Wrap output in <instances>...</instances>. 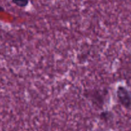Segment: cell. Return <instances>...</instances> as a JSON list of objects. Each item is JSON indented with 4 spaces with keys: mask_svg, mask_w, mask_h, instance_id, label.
I'll return each mask as SVG.
<instances>
[{
    "mask_svg": "<svg viewBox=\"0 0 131 131\" xmlns=\"http://www.w3.org/2000/svg\"><path fill=\"white\" fill-rule=\"evenodd\" d=\"M116 96L120 104L126 109L131 107V94L129 91L123 86H118L116 90Z\"/></svg>",
    "mask_w": 131,
    "mask_h": 131,
    "instance_id": "6da1fadb",
    "label": "cell"
},
{
    "mask_svg": "<svg viewBox=\"0 0 131 131\" xmlns=\"http://www.w3.org/2000/svg\"><path fill=\"white\" fill-rule=\"evenodd\" d=\"M12 3L20 8H25L29 4V0H12Z\"/></svg>",
    "mask_w": 131,
    "mask_h": 131,
    "instance_id": "7a4b0ae2",
    "label": "cell"
},
{
    "mask_svg": "<svg viewBox=\"0 0 131 131\" xmlns=\"http://www.w3.org/2000/svg\"><path fill=\"white\" fill-rule=\"evenodd\" d=\"M112 116V113L109 111H104V112H102L101 114V118L104 119L105 120H107L109 118H111V116Z\"/></svg>",
    "mask_w": 131,
    "mask_h": 131,
    "instance_id": "3957f363",
    "label": "cell"
},
{
    "mask_svg": "<svg viewBox=\"0 0 131 131\" xmlns=\"http://www.w3.org/2000/svg\"><path fill=\"white\" fill-rule=\"evenodd\" d=\"M3 11H5L4 8L2 7V6H0V12H3Z\"/></svg>",
    "mask_w": 131,
    "mask_h": 131,
    "instance_id": "277c9868",
    "label": "cell"
}]
</instances>
